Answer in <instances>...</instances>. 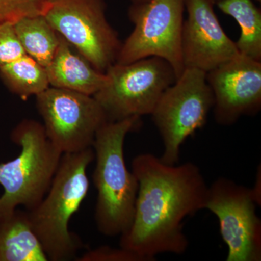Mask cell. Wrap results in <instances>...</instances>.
Listing matches in <instances>:
<instances>
[{"mask_svg": "<svg viewBox=\"0 0 261 261\" xmlns=\"http://www.w3.org/2000/svg\"><path fill=\"white\" fill-rule=\"evenodd\" d=\"M139 183L135 215L120 247L153 261L159 254L181 255L188 248L183 221L204 209L208 186L195 163L166 164L151 153L136 156Z\"/></svg>", "mask_w": 261, "mask_h": 261, "instance_id": "1", "label": "cell"}, {"mask_svg": "<svg viewBox=\"0 0 261 261\" xmlns=\"http://www.w3.org/2000/svg\"><path fill=\"white\" fill-rule=\"evenodd\" d=\"M141 123L137 116L107 122L92 145L96 161L92 178L97 191L94 221L98 231L109 238L121 236L133 221L139 183L127 168L124 143L127 135Z\"/></svg>", "mask_w": 261, "mask_h": 261, "instance_id": "2", "label": "cell"}, {"mask_svg": "<svg viewBox=\"0 0 261 261\" xmlns=\"http://www.w3.org/2000/svg\"><path fill=\"white\" fill-rule=\"evenodd\" d=\"M94 160L93 148L63 154L47 195L29 220L48 260L76 258L82 243L69 230V223L89 190L87 168Z\"/></svg>", "mask_w": 261, "mask_h": 261, "instance_id": "3", "label": "cell"}, {"mask_svg": "<svg viewBox=\"0 0 261 261\" xmlns=\"http://www.w3.org/2000/svg\"><path fill=\"white\" fill-rule=\"evenodd\" d=\"M10 139L20 148L18 157L0 163V216L23 206L32 211L51 186L63 153L47 138L44 126L24 119L12 130Z\"/></svg>", "mask_w": 261, "mask_h": 261, "instance_id": "4", "label": "cell"}, {"mask_svg": "<svg viewBox=\"0 0 261 261\" xmlns=\"http://www.w3.org/2000/svg\"><path fill=\"white\" fill-rule=\"evenodd\" d=\"M214 106V96L205 72L185 68L176 82L163 92L151 113L163 140V152L160 159L163 163L177 164L181 145L205 126Z\"/></svg>", "mask_w": 261, "mask_h": 261, "instance_id": "5", "label": "cell"}, {"mask_svg": "<svg viewBox=\"0 0 261 261\" xmlns=\"http://www.w3.org/2000/svg\"><path fill=\"white\" fill-rule=\"evenodd\" d=\"M106 74L107 83L93 97L108 122L151 115L163 92L177 80L172 66L159 57L115 63Z\"/></svg>", "mask_w": 261, "mask_h": 261, "instance_id": "6", "label": "cell"}, {"mask_svg": "<svg viewBox=\"0 0 261 261\" xmlns=\"http://www.w3.org/2000/svg\"><path fill=\"white\" fill-rule=\"evenodd\" d=\"M185 0H150L133 3L128 10L133 32L122 44L117 64L159 57L172 66L178 78L185 70L181 33Z\"/></svg>", "mask_w": 261, "mask_h": 261, "instance_id": "7", "label": "cell"}, {"mask_svg": "<svg viewBox=\"0 0 261 261\" xmlns=\"http://www.w3.org/2000/svg\"><path fill=\"white\" fill-rule=\"evenodd\" d=\"M260 179L253 188L225 177L207 188L204 209L219 220L220 233L228 247L227 261L261 260Z\"/></svg>", "mask_w": 261, "mask_h": 261, "instance_id": "8", "label": "cell"}, {"mask_svg": "<svg viewBox=\"0 0 261 261\" xmlns=\"http://www.w3.org/2000/svg\"><path fill=\"white\" fill-rule=\"evenodd\" d=\"M104 0H56L44 17L96 69L106 73L121 47L105 14Z\"/></svg>", "mask_w": 261, "mask_h": 261, "instance_id": "9", "label": "cell"}, {"mask_svg": "<svg viewBox=\"0 0 261 261\" xmlns=\"http://www.w3.org/2000/svg\"><path fill=\"white\" fill-rule=\"evenodd\" d=\"M36 97L46 135L63 154L92 147L98 130L108 122L93 96L51 87Z\"/></svg>", "mask_w": 261, "mask_h": 261, "instance_id": "10", "label": "cell"}, {"mask_svg": "<svg viewBox=\"0 0 261 261\" xmlns=\"http://www.w3.org/2000/svg\"><path fill=\"white\" fill-rule=\"evenodd\" d=\"M214 96L215 119L230 126L261 107V61L239 54L206 73Z\"/></svg>", "mask_w": 261, "mask_h": 261, "instance_id": "11", "label": "cell"}, {"mask_svg": "<svg viewBox=\"0 0 261 261\" xmlns=\"http://www.w3.org/2000/svg\"><path fill=\"white\" fill-rule=\"evenodd\" d=\"M213 0H185L187 18L181 33L185 68L207 73L240 54L219 23Z\"/></svg>", "mask_w": 261, "mask_h": 261, "instance_id": "12", "label": "cell"}, {"mask_svg": "<svg viewBox=\"0 0 261 261\" xmlns=\"http://www.w3.org/2000/svg\"><path fill=\"white\" fill-rule=\"evenodd\" d=\"M49 86L94 96L106 85L107 75L94 68L69 43L60 35V43L53 61L46 68Z\"/></svg>", "mask_w": 261, "mask_h": 261, "instance_id": "13", "label": "cell"}, {"mask_svg": "<svg viewBox=\"0 0 261 261\" xmlns=\"http://www.w3.org/2000/svg\"><path fill=\"white\" fill-rule=\"evenodd\" d=\"M47 260L28 211L16 208L0 216V261Z\"/></svg>", "mask_w": 261, "mask_h": 261, "instance_id": "14", "label": "cell"}, {"mask_svg": "<svg viewBox=\"0 0 261 261\" xmlns=\"http://www.w3.org/2000/svg\"><path fill=\"white\" fill-rule=\"evenodd\" d=\"M14 28L25 54L47 68L58 49L60 34L44 15L20 19L14 23Z\"/></svg>", "mask_w": 261, "mask_h": 261, "instance_id": "15", "label": "cell"}, {"mask_svg": "<svg viewBox=\"0 0 261 261\" xmlns=\"http://www.w3.org/2000/svg\"><path fill=\"white\" fill-rule=\"evenodd\" d=\"M220 10L234 18L241 34L235 42L239 53L261 61V12L252 0H219Z\"/></svg>", "mask_w": 261, "mask_h": 261, "instance_id": "16", "label": "cell"}, {"mask_svg": "<svg viewBox=\"0 0 261 261\" xmlns=\"http://www.w3.org/2000/svg\"><path fill=\"white\" fill-rule=\"evenodd\" d=\"M0 78L12 92L23 100L49 87L46 68L28 55L0 67Z\"/></svg>", "mask_w": 261, "mask_h": 261, "instance_id": "17", "label": "cell"}, {"mask_svg": "<svg viewBox=\"0 0 261 261\" xmlns=\"http://www.w3.org/2000/svg\"><path fill=\"white\" fill-rule=\"evenodd\" d=\"M56 0H0V24L44 15Z\"/></svg>", "mask_w": 261, "mask_h": 261, "instance_id": "18", "label": "cell"}, {"mask_svg": "<svg viewBox=\"0 0 261 261\" xmlns=\"http://www.w3.org/2000/svg\"><path fill=\"white\" fill-rule=\"evenodd\" d=\"M25 55L15 32L14 23L0 24V67L16 61Z\"/></svg>", "mask_w": 261, "mask_h": 261, "instance_id": "19", "label": "cell"}, {"mask_svg": "<svg viewBox=\"0 0 261 261\" xmlns=\"http://www.w3.org/2000/svg\"><path fill=\"white\" fill-rule=\"evenodd\" d=\"M78 261H147L145 257L126 249L101 246L85 252Z\"/></svg>", "mask_w": 261, "mask_h": 261, "instance_id": "20", "label": "cell"}, {"mask_svg": "<svg viewBox=\"0 0 261 261\" xmlns=\"http://www.w3.org/2000/svg\"><path fill=\"white\" fill-rule=\"evenodd\" d=\"M133 3H147V2L150 1V0H132Z\"/></svg>", "mask_w": 261, "mask_h": 261, "instance_id": "21", "label": "cell"}, {"mask_svg": "<svg viewBox=\"0 0 261 261\" xmlns=\"http://www.w3.org/2000/svg\"><path fill=\"white\" fill-rule=\"evenodd\" d=\"M213 1H214V2L215 4H216V3H217V2H219V0H213Z\"/></svg>", "mask_w": 261, "mask_h": 261, "instance_id": "22", "label": "cell"}, {"mask_svg": "<svg viewBox=\"0 0 261 261\" xmlns=\"http://www.w3.org/2000/svg\"><path fill=\"white\" fill-rule=\"evenodd\" d=\"M257 2H259V3H260L261 0H256Z\"/></svg>", "mask_w": 261, "mask_h": 261, "instance_id": "23", "label": "cell"}]
</instances>
